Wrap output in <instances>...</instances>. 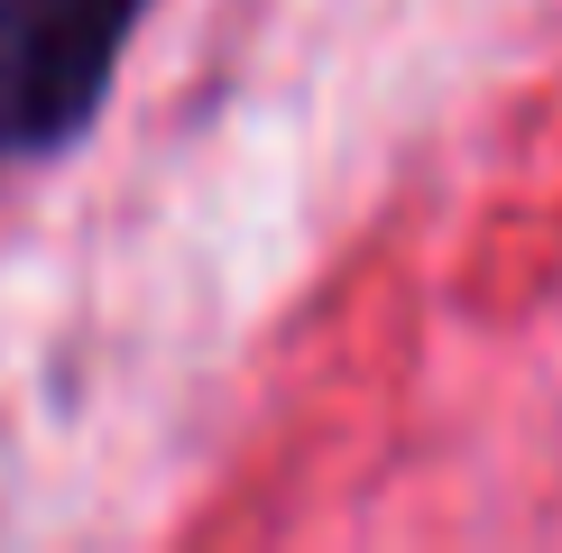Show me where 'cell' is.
I'll list each match as a JSON object with an SVG mask.
<instances>
[{
  "label": "cell",
  "mask_w": 562,
  "mask_h": 553,
  "mask_svg": "<svg viewBox=\"0 0 562 553\" xmlns=\"http://www.w3.org/2000/svg\"><path fill=\"white\" fill-rule=\"evenodd\" d=\"M148 0H0V157H46L102 111Z\"/></svg>",
  "instance_id": "6da1fadb"
}]
</instances>
